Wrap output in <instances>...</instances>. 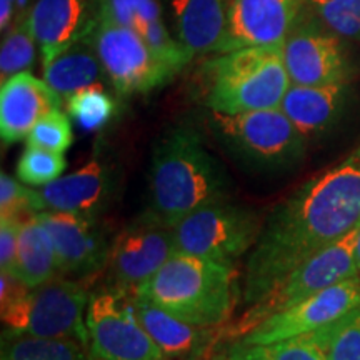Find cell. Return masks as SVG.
Here are the masks:
<instances>
[{
	"label": "cell",
	"instance_id": "8d00e7d4",
	"mask_svg": "<svg viewBox=\"0 0 360 360\" xmlns=\"http://www.w3.org/2000/svg\"><path fill=\"white\" fill-rule=\"evenodd\" d=\"M214 360H238V359H236L233 357V355H231V354H224V355H219V357H215Z\"/></svg>",
	"mask_w": 360,
	"mask_h": 360
},
{
	"label": "cell",
	"instance_id": "4fadbf2b",
	"mask_svg": "<svg viewBox=\"0 0 360 360\" xmlns=\"http://www.w3.org/2000/svg\"><path fill=\"white\" fill-rule=\"evenodd\" d=\"M37 215L53 240L58 276L85 283L107 267L112 244L97 217L58 210Z\"/></svg>",
	"mask_w": 360,
	"mask_h": 360
},
{
	"label": "cell",
	"instance_id": "277c9868",
	"mask_svg": "<svg viewBox=\"0 0 360 360\" xmlns=\"http://www.w3.org/2000/svg\"><path fill=\"white\" fill-rule=\"evenodd\" d=\"M202 80L207 107L220 114L278 109L292 85L282 45L217 53L202 65Z\"/></svg>",
	"mask_w": 360,
	"mask_h": 360
},
{
	"label": "cell",
	"instance_id": "d6986e66",
	"mask_svg": "<svg viewBox=\"0 0 360 360\" xmlns=\"http://www.w3.org/2000/svg\"><path fill=\"white\" fill-rule=\"evenodd\" d=\"M139 322L169 359H193L204 354L217 335V327H200L174 317L143 297L132 295Z\"/></svg>",
	"mask_w": 360,
	"mask_h": 360
},
{
	"label": "cell",
	"instance_id": "d590c367",
	"mask_svg": "<svg viewBox=\"0 0 360 360\" xmlns=\"http://www.w3.org/2000/svg\"><path fill=\"white\" fill-rule=\"evenodd\" d=\"M355 259H357V267H359V276H360V225H359V233H357V244H355Z\"/></svg>",
	"mask_w": 360,
	"mask_h": 360
},
{
	"label": "cell",
	"instance_id": "74e56055",
	"mask_svg": "<svg viewBox=\"0 0 360 360\" xmlns=\"http://www.w3.org/2000/svg\"><path fill=\"white\" fill-rule=\"evenodd\" d=\"M357 155H359V159H360V150H359V152H357Z\"/></svg>",
	"mask_w": 360,
	"mask_h": 360
},
{
	"label": "cell",
	"instance_id": "603a6c76",
	"mask_svg": "<svg viewBox=\"0 0 360 360\" xmlns=\"http://www.w3.org/2000/svg\"><path fill=\"white\" fill-rule=\"evenodd\" d=\"M56 247L37 212L20 220L17 262L12 276L25 283L29 289L42 285L57 277Z\"/></svg>",
	"mask_w": 360,
	"mask_h": 360
},
{
	"label": "cell",
	"instance_id": "44dd1931",
	"mask_svg": "<svg viewBox=\"0 0 360 360\" xmlns=\"http://www.w3.org/2000/svg\"><path fill=\"white\" fill-rule=\"evenodd\" d=\"M345 84L295 85L292 84L281 109L305 137L322 134L339 119L344 107Z\"/></svg>",
	"mask_w": 360,
	"mask_h": 360
},
{
	"label": "cell",
	"instance_id": "d6a6232c",
	"mask_svg": "<svg viewBox=\"0 0 360 360\" xmlns=\"http://www.w3.org/2000/svg\"><path fill=\"white\" fill-rule=\"evenodd\" d=\"M20 220H0V269L13 274L19 247Z\"/></svg>",
	"mask_w": 360,
	"mask_h": 360
},
{
	"label": "cell",
	"instance_id": "1f68e13d",
	"mask_svg": "<svg viewBox=\"0 0 360 360\" xmlns=\"http://www.w3.org/2000/svg\"><path fill=\"white\" fill-rule=\"evenodd\" d=\"M34 210V188H29L12 175H0V220H24Z\"/></svg>",
	"mask_w": 360,
	"mask_h": 360
},
{
	"label": "cell",
	"instance_id": "484cf974",
	"mask_svg": "<svg viewBox=\"0 0 360 360\" xmlns=\"http://www.w3.org/2000/svg\"><path fill=\"white\" fill-rule=\"evenodd\" d=\"M229 354L238 360H327L326 352L310 334L272 344L245 345L238 342Z\"/></svg>",
	"mask_w": 360,
	"mask_h": 360
},
{
	"label": "cell",
	"instance_id": "f546056e",
	"mask_svg": "<svg viewBox=\"0 0 360 360\" xmlns=\"http://www.w3.org/2000/svg\"><path fill=\"white\" fill-rule=\"evenodd\" d=\"M309 6L332 34L360 39V0H309Z\"/></svg>",
	"mask_w": 360,
	"mask_h": 360
},
{
	"label": "cell",
	"instance_id": "7c38bea8",
	"mask_svg": "<svg viewBox=\"0 0 360 360\" xmlns=\"http://www.w3.org/2000/svg\"><path fill=\"white\" fill-rule=\"evenodd\" d=\"M360 307V276L350 277L302 302L264 319L242 337V344L259 345L312 334Z\"/></svg>",
	"mask_w": 360,
	"mask_h": 360
},
{
	"label": "cell",
	"instance_id": "cb8c5ba5",
	"mask_svg": "<svg viewBox=\"0 0 360 360\" xmlns=\"http://www.w3.org/2000/svg\"><path fill=\"white\" fill-rule=\"evenodd\" d=\"M79 342L4 332L2 360H90Z\"/></svg>",
	"mask_w": 360,
	"mask_h": 360
},
{
	"label": "cell",
	"instance_id": "2e32d148",
	"mask_svg": "<svg viewBox=\"0 0 360 360\" xmlns=\"http://www.w3.org/2000/svg\"><path fill=\"white\" fill-rule=\"evenodd\" d=\"M62 97L45 80L20 72L0 89V135L4 146L27 139L34 125L51 112L60 110Z\"/></svg>",
	"mask_w": 360,
	"mask_h": 360
},
{
	"label": "cell",
	"instance_id": "e575fe53",
	"mask_svg": "<svg viewBox=\"0 0 360 360\" xmlns=\"http://www.w3.org/2000/svg\"><path fill=\"white\" fill-rule=\"evenodd\" d=\"M13 13V0H0V29L6 30L11 25Z\"/></svg>",
	"mask_w": 360,
	"mask_h": 360
},
{
	"label": "cell",
	"instance_id": "e0dca14e",
	"mask_svg": "<svg viewBox=\"0 0 360 360\" xmlns=\"http://www.w3.org/2000/svg\"><path fill=\"white\" fill-rule=\"evenodd\" d=\"M114 177L101 160H90L65 177L34 188V210H58L79 215H96L109 200Z\"/></svg>",
	"mask_w": 360,
	"mask_h": 360
},
{
	"label": "cell",
	"instance_id": "4dcf8cb0",
	"mask_svg": "<svg viewBox=\"0 0 360 360\" xmlns=\"http://www.w3.org/2000/svg\"><path fill=\"white\" fill-rule=\"evenodd\" d=\"M27 146L45 148V150L64 154L74 142L72 125L69 117L64 112L56 110L47 114L34 125L30 134L27 135Z\"/></svg>",
	"mask_w": 360,
	"mask_h": 360
},
{
	"label": "cell",
	"instance_id": "83f0119b",
	"mask_svg": "<svg viewBox=\"0 0 360 360\" xmlns=\"http://www.w3.org/2000/svg\"><path fill=\"white\" fill-rule=\"evenodd\" d=\"M67 112L75 124L94 132L102 129L114 117L115 101L105 92L102 84H94L67 98Z\"/></svg>",
	"mask_w": 360,
	"mask_h": 360
},
{
	"label": "cell",
	"instance_id": "8fae6325",
	"mask_svg": "<svg viewBox=\"0 0 360 360\" xmlns=\"http://www.w3.org/2000/svg\"><path fill=\"white\" fill-rule=\"evenodd\" d=\"M175 250L174 227L148 210L132 220L112 242L107 287L134 294Z\"/></svg>",
	"mask_w": 360,
	"mask_h": 360
},
{
	"label": "cell",
	"instance_id": "7a4b0ae2",
	"mask_svg": "<svg viewBox=\"0 0 360 360\" xmlns=\"http://www.w3.org/2000/svg\"><path fill=\"white\" fill-rule=\"evenodd\" d=\"M227 175L188 127L169 130L152 154L150 212L174 225L209 202L227 197Z\"/></svg>",
	"mask_w": 360,
	"mask_h": 360
},
{
	"label": "cell",
	"instance_id": "9c48e42d",
	"mask_svg": "<svg viewBox=\"0 0 360 360\" xmlns=\"http://www.w3.org/2000/svg\"><path fill=\"white\" fill-rule=\"evenodd\" d=\"M94 35L105 75L120 96L147 94L177 74L137 30L117 22L103 7L96 15Z\"/></svg>",
	"mask_w": 360,
	"mask_h": 360
},
{
	"label": "cell",
	"instance_id": "8992f818",
	"mask_svg": "<svg viewBox=\"0 0 360 360\" xmlns=\"http://www.w3.org/2000/svg\"><path fill=\"white\" fill-rule=\"evenodd\" d=\"M89 292L84 283L57 276L27 290L15 304L0 310L2 322L13 334L70 339L89 345Z\"/></svg>",
	"mask_w": 360,
	"mask_h": 360
},
{
	"label": "cell",
	"instance_id": "d4e9b609",
	"mask_svg": "<svg viewBox=\"0 0 360 360\" xmlns=\"http://www.w3.org/2000/svg\"><path fill=\"white\" fill-rule=\"evenodd\" d=\"M35 39L30 13L20 12L0 49V77L2 84L13 75L30 69L35 58Z\"/></svg>",
	"mask_w": 360,
	"mask_h": 360
},
{
	"label": "cell",
	"instance_id": "5b68a950",
	"mask_svg": "<svg viewBox=\"0 0 360 360\" xmlns=\"http://www.w3.org/2000/svg\"><path fill=\"white\" fill-rule=\"evenodd\" d=\"M209 125L233 157L260 170L287 167L304 150V135L281 107L240 114L210 110Z\"/></svg>",
	"mask_w": 360,
	"mask_h": 360
},
{
	"label": "cell",
	"instance_id": "4316f807",
	"mask_svg": "<svg viewBox=\"0 0 360 360\" xmlns=\"http://www.w3.org/2000/svg\"><path fill=\"white\" fill-rule=\"evenodd\" d=\"M310 335L319 342L327 360H360V307Z\"/></svg>",
	"mask_w": 360,
	"mask_h": 360
},
{
	"label": "cell",
	"instance_id": "5bb4252c",
	"mask_svg": "<svg viewBox=\"0 0 360 360\" xmlns=\"http://www.w3.org/2000/svg\"><path fill=\"white\" fill-rule=\"evenodd\" d=\"M309 0H229L227 27L214 53L283 45Z\"/></svg>",
	"mask_w": 360,
	"mask_h": 360
},
{
	"label": "cell",
	"instance_id": "ffe728a7",
	"mask_svg": "<svg viewBox=\"0 0 360 360\" xmlns=\"http://www.w3.org/2000/svg\"><path fill=\"white\" fill-rule=\"evenodd\" d=\"M174 39L188 62L215 51L227 27L225 0H172Z\"/></svg>",
	"mask_w": 360,
	"mask_h": 360
},
{
	"label": "cell",
	"instance_id": "6da1fadb",
	"mask_svg": "<svg viewBox=\"0 0 360 360\" xmlns=\"http://www.w3.org/2000/svg\"><path fill=\"white\" fill-rule=\"evenodd\" d=\"M360 224V159L309 180L278 205L247 259L242 300L252 305L305 260Z\"/></svg>",
	"mask_w": 360,
	"mask_h": 360
},
{
	"label": "cell",
	"instance_id": "52a82bcc",
	"mask_svg": "<svg viewBox=\"0 0 360 360\" xmlns=\"http://www.w3.org/2000/svg\"><path fill=\"white\" fill-rule=\"evenodd\" d=\"M359 225L334 244L300 264L289 276L278 281L262 299L249 305L242 317L233 323L231 334L244 337L250 328L270 315L302 302L304 299L334 283L359 276L357 259H355Z\"/></svg>",
	"mask_w": 360,
	"mask_h": 360
},
{
	"label": "cell",
	"instance_id": "3957f363",
	"mask_svg": "<svg viewBox=\"0 0 360 360\" xmlns=\"http://www.w3.org/2000/svg\"><path fill=\"white\" fill-rule=\"evenodd\" d=\"M132 295L200 327H220L233 309V267L175 250Z\"/></svg>",
	"mask_w": 360,
	"mask_h": 360
},
{
	"label": "cell",
	"instance_id": "ba28073f",
	"mask_svg": "<svg viewBox=\"0 0 360 360\" xmlns=\"http://www.w3.org/2000/svg\"><path fill=\"white\" fill-rule=\"evenodd\" d=\"M260 229L254 210L224 197L199 207L174 225L175 249L233 267L255 245Z\"/></svg>",
	"mask_w": 360,
	"mask_h": 360
},
{
	"label": "cell",
	"instance_id": "ac0fdd59",
	"mask_svg": "<svg viewBox=\"0 0 360 360\" xmlns=\"http://www.w3.org/2000/svg\"><path fill=\"white\" fill-rule=\"evenodd\" d=\"M30 19L44 67L96 25L90 0H37Z\"/></svg>",
	"mask_w": 360,
	"mask_h": 360
},
{
	"label": "cell",
	"instance_id": "30bf717a",
	"mask_svg": "<svg viewBox=\"0 0 360 360\" xmlns=\"http://www.w3.org/2000/svg\"><path fill=\"white\" fill-rule=\"evenodd\" d=\"M90 360H164L135 314L132 294L110 289L90 295L87 307Z\"/></svg>",
	"mask_w": 360,
	"mask_h": 360
},
{
	"label": "cell",
	"instance_id": "836d02e7",
	"mask_svg": "<svg viewBox=\"0 0 360 360\" xmlns=\"http://www.w3.org/2000/svg\"><path fill=\"white\" fill-rule=\"evenodd\" d=\"M29 287L8 272L0 274V310L11 307L22 295L27 294Z\"/></svg>",
	"mask_w": 360,
	"mask_h": 360
},
{
	"label": "cell",
	"instance_id": "f1b7e54d",
	"mask_svg": "<svg viewBox=\"0 0 360 360\" xmlns=\"http://www.w3.org/2000/svg\"><path fill=\"white\" fill-rule=\"evenodd\" d=\"M64 154L27 146L17 164V177L29 186H47L65 170Z\"/></svg>",
	"mask_w": 360,
	"mask_h": 360
},
{
	"label": "cell",
	"instance_id": "9a60e30c",
	"mask_svg": "<svg viewBox=\"0 0 360 360\" xmlns=\"http://www.w3.org/2000/svg\"><path fill=\"white\" fill-rule=\"evenodd\" d=\"M282 51L292 84L332 85L347 82L350 69L339 35L297 25L283 42Z\"/></svg>",
	"mask_w": 360,
	"mask_h": 360
},
{
	"label": "cell",
	"instance_id": "7402d4cb",
	"mask_svg": "<svg viewBox=\"0 0 360 360\" xmlns=\"http://www.w3.org/2000/svg\"><path fill=\"white\" fill-rule=\"evenodd\" d=\"M94 29L96 25L44 67V80L62 98H69L79 90L101 84L105 74L97 52Z\"/></svg>",
	"mask_w": 360,
	"mask_h": 360
}]
</instances>
